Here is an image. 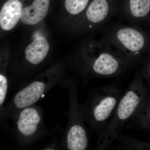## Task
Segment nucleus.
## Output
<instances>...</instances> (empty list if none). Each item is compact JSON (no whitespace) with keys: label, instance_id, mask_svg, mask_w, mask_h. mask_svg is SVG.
Returning <instances> with one entry per match:
<instances>
[{"label":"nucleus","instance_id":"0eeeda50","mask_svg":"<svg viewBox=\"0 0 150 150\" xmlns=\"http://www.w3.org/2000/svg\"><path fill=\"white\" fill-rule=\"evenodd\" d=\"M40 113L35 108L22 109L17 121L19 133L23 137H30L36 133L41 121Z\"/></svg>","mask_w":150,"mask_h":150},{"label":"nucleus","instance_id":"1a4fd4ad","mask_svg":"<svg viewBox=\"0 0 150 150\" xmlns=\"http://www.w3.org/2000/svg\"><path fill=\"white\" fill-rule=\"evenodd\" d=\"M49 4V0H34L31 5L23 9L21 20L28 25L37 24L46 17Z\"/></svg>","mask_w":150,"mask_h":150},{"label":"nucleus","instance_id":"f8f14e48","mask_svg":"<svg viewBox=\"0 0 150 150\" xmlns=\"http://www.w3.org/2000/svg\"><path fill=\"white\" fill-rule=\"evenodd\" d=\"M150 11V0H129L128 9L122 14L134 23L147 16Z\"/></svg>","mask_w":150,"mask_h":150},{"label":"nucleus","instance_id":"6e6552de","mask_svg":"<svg viewBox=\"0 0 150 150\" xmlns=\"http://www.w3.org/2000/svg\"><path fill=\"white\" fill-rule=\"evenodd\" d=\"M22 6L19 0H8L3 6L0 12L1 28L9 31L13 28L21 19Z\"/></svg>","mask_w":150,"mask_h":150},{"label":"nucleus","instance_id":"9d476101","mask_svg":"<svg viewBox=\"0 0 150 150\" xmlns=\"http://www.w3.org/2000/svg\"><path fill=\"white\" fill-rule=\"evenodd\" d=\"M88 137L84 126H70L67 133V147L68 150H84L88 146Z\"/></svg>","mask_w":150,"mask_h":150},{"label":"nucleus","instance_id":"39448f33","mask_svg":"<svg viewBox=\"0 0 150 150\" xmlns=\"http://www.w3.org/2000/svg\"><path fill=\"white\" fill-rule=\"evenodd\" d=\"M48 84L36 81L26 86L16 94L13 105L18 109L29 107L38 101L48 88Z\"/></svg>","mask_w":150,"mask_h":150},{"label":"nucleus","instance_id":"423d86ee","mask_svg":"<svg viewBox=\"0 0 150 150\" xmlns=\"http://www.w3.org/2000/svg\"><path fill=\"white\" fill-rule=\"evenodd\" d=\"M113 14L107 0H93L85 13V18L90 23L88 28L103 26Z\"/></svg>","mask_w":150,"mask_h":150},{"label":"nucleus","instance_id":"9b49d317","mask_svg":"<svg viewBox=\"0 0 150 150\" xmlns=\"http://www.w3.org/2000/svg\"><path fill=\"white\" fill-rule=\"evenodd\" d=\"M49 49V43L46 38H37L26 47L25 51V59L32 64H38L46 58Z\"/></svg>","mask_w":150,"mask_h":150},{"label":"nucleus","instance_id":"f257e3e1","mask_svg":"<svg viewBox=\"0 0 150 150\" xmlns=\"http://www.w3.org/2000/svg\"><path fill=\"white\" fill-rule=\"evenodd\" d=\"M149 93L141 74H136L115 111L102 131L97 134L96 149H107L116 140L126 122L131 119Z\"/></svg>","mask_w":150,"mask_h":150},{"label":"nucleus","instance_id":"4468645a","mask_svg":"<svg viewBox=\"0 0 150 150\" xmlns=\"http://www.w3.org/2000/svg\"><path fill=\"white\" fill-rule=\"evenodd\" d=\"M119 148L128 150H150V143L142 142L133 137L119 134L116 139Z\"/></svg>","mask_w":150,"mask_h":150},{"label":"nucleus","instance_id":"dca6fc26","mask_svg":"<svg viewBox=\"0 0 150 150\" xmlns=\"http://www.w3.org/2000/svg\"><path fill=\"white\" fill-rule=\"evenodd\" d=\"M141 74L143 78H145L147 80L150 86V64L146 67V70L144 73Z\"/></svg>","mask_w":150,"mask_h":150},{"label":"nucleus","instance_id":"ddd939ff","mask_svg":"<svg viewBox=\"0 0 150 150\" xmlns=\"http://www.w3.org/2000/svg\"><path fill=\"white\" fill-rule=\"evenodd\" d=\"M130 119L138 127L150 129V95L149 93L142 100Z\"/></svg>","mask_w":150,"mask_h":150},{"label":"nucleus","instance_id":"2eb2a0df","mask_svg":"<svg viewBox=\"0 0 150 150\" xmlns=\"http://www.w3.org/2000/svg\"><path fill=\"white\" fill-rule=\"evenodd\" d=\"M88 1L89 0H65V8L71 14L77 15L85 9Z\"/></svg>","mask_w":150,"mask_h":150},{"label":"nucleus","instance_id":"20e7f679","mask_svg":"<svg viewBox=\"0 0 150 150\" xmlns=\"http://www.w3.org/2000/svg\"><path fill=\"white\" fill-rule=\"evenodd\" d=\"M103 38L133 64L139 59L146 44L144 34L135 25H118L109 28L105 31Z\"/></svg>","mask_w":150,"mask_h":150},{"label":"nucleus","instance_id":"7ed1b4c3","mask_svg":"<svg viewBox=\"0 0 150 150\" xmlns=\"http://www.w3.org/2000/svg\"><path fill=\"white\" fill-rule=\"evenodd\" d=\"M121 97V88L114 82L94 89L81 106L84 120L97 134L102 131L111 118Z\"/></svg>","mask_w":150,"mask_h":150},{"label":"nucleus","instance_id":"f03ea898","mask_svg":"<svg viewBox=\"0 0 150 150\" xmlns=\"http://www.w3.org/2000/svg\"><path fill=\"white\" fill-rule=\"evenodd\" d=\"M90 45V53L85 54L80 60L84 74L94 77L107 78L123 74L133 66L115 46L103 38Z\"/></svg>","mask_w":150,"mask_h":150}]
</instances>
